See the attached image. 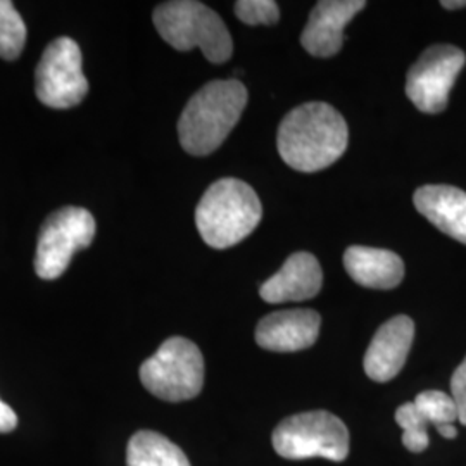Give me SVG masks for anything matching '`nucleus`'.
Masks as SVG:
<instances>
[{"label":"nucleus","mask_w":466,"mask_h":466,"mask_svg":"<svg viewBox=\"0 0 466 466\" xmlns=\"http://www.w3.org/2000/svg\"><path fill=\"white\" fill-rule=\"evenodd\" d=\"M235 16L250 26L275 25L280 19V9L273 0H238L235 4Z\"/></svg>","instance_id":"6ab92c4d"},{"label":"nucleus","mask_w":466,"mask_h":466,"mask_svg":"<svg viewBox=\"0 0 466 466\" xmlns=\"http://www.w3.org/2000/svg\"><path fill=\"white\" fill-rule=\"evenodd\" d=\"M451 398L458 410V421L466 427V356L451 379Z\"/></svg>","instance_id":"aec40b11"},{"label":"nucleus","mask_w":466,"mask_h":466,"mask_svg":"<svg viewBox=\"0 0 466 466\" xmlns=\"http://www.w3.org/2000/svg\"><path fill=\"white\" fill-rule=\"evenodd\" d=\"M350 128L327 102H308L283 117L277 147L283 161L302 173L332 167L348 149Z\"/></svg>","instance_id":"f257e3e1"},{"label":"nucleus","mask_w":466,"mask_h":466,"mask_svg":"<svg viewBox=\"0 0 466 466\" xmlns=\"http://www.w3.org/2000/svg\"><path fill=\"white\" fill-rule=\"evenodd\" d=\"M36 97L54 109L78 106L88 92L84 57L73 38L61 36L50 42L35 73Z\"/></svg>","instance_id":"6e6552de"},{"label":"nucleus","mask_w":466,"mask_h":466,"mask_svg":"<svg viewBox=\"0 0 466 466\" xmlns=\"http://www.w3.org/2000/svg\"><path fill=\"white\" fill-rule=\"evenodd\" d=\"M465 61V52L454 46L429 47L408 71L406 96L421 113H442Z\"/></svg>","instance_id":"1a4fd4ad"},{"label":"nucleus","mask_w":466,"mask_h":466,"mask_svg":"<svg viewBox=\"0 0 466 466\" xmlns=\"http://www.w3.org/2000/svg\"><path fill=\"white\" fill-rule=\"evenodd\" d=\"M154 26L173 49H200L204 57L221 65L232 57L233 42L228 28L217 13L196 0L165 2L154 11Z\"/></svg>","instance_id":"20e7f679"},{"label":"nucleus","mask_w":466,"mask_h":466,"mask_svg":"<svg viewBox=\"0 0 466 466\" xmlns=\"http://www.w3.org/2000/svg\"><path fill=\"white\" fill-rule=\"evenodd\" d=\"M96 237V219L84 208H63L42 225L36 242L35 271L44 280L59 279L76 250L85 249Z\"/></svg>","instance_id":"0eeeda50"},{"label":"nucleus","mask_w":466,"mask_h":466,"mask_svg":"<svg viewBox=\"0 0 466 466\" xmlns=\"http://www.w3.org/2000/svg\"><path fill=\"white\" fill-rule=\"evenodd\" d=\"M261 217V200L252 187L238 178H221L204 192L196 225L209 248L228 249L254 232Z\"/></svg>","instance_id":"7ed1b4c3"},{"label":"nucleus","mask_w":466,"mask_h":466,"mask_svg":"<svg viewBox=\"0 0 466 466\" xmlns=\"http://www.w3.org/2000/svg\"><path fill=\"white\" fill-rule=\"evenodd\" d=\"M420 215L466 246V192L451 185H425L413 196Z\"/></svg>","instance_id":"2eb2a0df"},{"label":"nucleus","mask_w":466,"mask_h":466,"mask_svg":"<svg viewBox=\"0 0 466 466\" xmlns=\"http://www.w3.org/2000/svg\"><path fill=\"white\" fill-rule=\"evenodd\" d=\"M17 417L15 410L0 400V433H9L16 431Z\"/></svg>","instance_id":"412c9836"},{"label":"nucleus","mask_w":466,"mask_h":466,"mask_svg":"<svg viewBox=\"0 0 466 466\" xmlns=\"http://www.w3.org/2000/svg\"><path fill=\"white\" fill-rule=\"evenodd\" d=\"M458 410L450 394L423 390L413 402H404L396 411V423L402 429V444L411 452H421L431 444L429 427L433 425L446 439H454Z\"/></svg>","instance_id":"9d476101"},{"label":"nucleus","mask_w":466,"mask_h":466,"mask_svg":"<svg viewBox=\"0 0 466 466\" xmlns=\"http://www.w3.org/2000/svg\"><path fill=\"white\" fill-rule=\"evenodd\" d=\"M26 42V25L9 0H0V57L15 61Z\"/></svg>","instance_id":"a211bd4d"},{"label":"nucleus","mask_w":466,"mask_h":466,"mask_svg":"<svg viewBox=\"0 0 466 466\" xmlns=\"http://www.w3.org/2000/svg\"><path fill=\"white\" fill-rule=\"evenodd\" d=\"M323 273L317 258L309 252L289 256L283 267L261 285L259 296L269 304L299 302L317 298L321 290Z\"/></svg>","instance_id":"4468645a"},{"label":"nucleus","mask_w":466,"mask_h":466,"mask_svg":"<svg viewBox=\"0 0 466 466\" xmlns=\"http://www.w3.org/2000/svg\"><path fill=\"white\" fill-rule=\"evenodd\" d=\"M127 466H190V461L165 435L140 431L128 442Z\"/></svg>","instance_id":"f3484780"},{"label":"nucleus","mask_w":466,"mask_h":466,"mask_svg":"<svg viewBox=\"0 0 466 466\" xmlns=\"http://www.w3.org/2000/svg\"><path fill=\"white\" fill-rule=\"evenodd\" d=\"M140 380L159 400L167 402L194 400L204 385V358L192 340L171 337L142 363Z\"/></svg>","instance_id":"39448f33"},{"label":"nucleus","mask_w":466,"mask_h":466,"mask_svg":"<svg viewBox=\"0 0 466 466\" xmlns=\"http://www.w3.org/2000/svg\"><path fill=\"white\" fill-rule=\"evenodd\" d=\"M248 104L238 80H215L188 100L178 121L180 144L192 156H209L225 142Z\"/></svg>","instance_id":"f03ea898"},{"label":"nucleus","mask_w":466,"mask_h":466,"mask_svg":"<svg viewBox=\"0 0 466 466\" xmlns=\"http://www.w3.org/2000/svg\"><path fill=\"white\" fill-rule=\"evenodd\" d=\"M273 448L285 460L344 461L350 456V431L329 411L299 413L279 423L273 432Z\"/></svg>","instance_id":"423d86ee"},{"label":"nucleus","mask_w":466,"mask_h":466,"mask_svg":"<svg viewBox=\"0 0 466 466\" xmlns=\"http://www.w3.org/2000/svg\"><path fill=\"white\" fill-rule=\"evenodd\" d=\"M442 7H446V9H461V7H466V0H444L442 2Z\"/></svg>","instance_id":"4be33fe9"},{"label":"nucleus","mask_w":466,"mask_h":466,"mask_svg":"<svg viewBox=\"0 0 466 466\" xmlns=\"http://www.w3.org/2000/svg\"><path fill=\"white\" fill-rule=\"evenodd\" d=\"M415 337V323L410 317L390 318L373 335L367 354L365 371L375 382H389L400 375Z\"/></svg>","instance_id":"f8f14e48"},{"label":"nucleus","mask_w":466,"mask_h":466,"mask_svg":"<svg viewBox=\"0 0 466 466\" xmlns=\"http://www.w3.org/2000/svg\"><path fill=\"white\" fill-rule=\"evenodd\" d=\"M321 318L313 309H283L263 318L256 329V342L273 352H296L317 342Z\"/></svg>","instance_id":"ddd939ff"},{"label":"nucleus","mask_w":466,"mask_h":466,"mask_svg":"<svg viewBox=\"0 0 466 466\" xmlns=\"http://www.w3.org/2000/svg\"><path fill=\"white\" fill-rule=\"evenodd\" d=\"M367 7L365 0H321L309 15L300 44L315 57H332L344 42V28Z\"/></svg>","instance_id":"9b49d317"},{"label":"nucleus","mask_w":466,"mask_h":466,"mask_svg":"<svg viewBox=\"0 0 466 466\" xmlns=\"http://www.w3.org/2000/svg\"><path fill=\"white\" fill-rule=\"evenodd\" d=\"M344 267L354 282L368 289L389 290L404 279V263L392 250L352 246L344 254Z\"/></svg>","instance_id":"dca6fc26"}]
</instances>
